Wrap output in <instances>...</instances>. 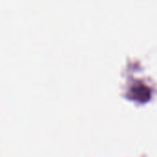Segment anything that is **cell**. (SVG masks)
Segmentation results:
<instances>
[{
    "instance_id": "obj_1",
    "label": "cell",
    "mask_w": 157,
    "mask_h": 157,
    "mask_svg": "<svg viewBox=\"0 0 157 157\" xmlns=\"http://www.w3.org/2000/svg\"><path fill=\"white\" fill-rule=\"evenodd\" d=\"M132 93H133V96H134L137 99H139V100H141V101H144V100H147V99L149 98L150 91H149V89H148L146 86H142V85H140V86H135L132 87Z\"/></svg>"
}]
</instances>
